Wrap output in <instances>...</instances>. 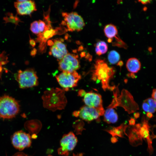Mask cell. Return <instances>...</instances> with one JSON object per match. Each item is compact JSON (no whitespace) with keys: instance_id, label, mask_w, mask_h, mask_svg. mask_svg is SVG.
<instances>
[{"instance_id":"cell-1","label":"cell","mask_w":156,"mask_h":156,"mask_svg":"<svg viewBox=\"0 0 156 156\" xmlns=\"http://www.w3.org/2000/svg\"><path fill=\"white\" fill-rule=\"evenodd\" d=\"M65 91L58 88L45 91L42 96L44 107L53 111L64 109L67 103Z\"/></svg>"},{"instance_id":"cell-2","label":"cell","mask_w":156,"mask_h":156,"mask_svg":"<svg viewBox=\"0 0 156 156\" xmlns=\"http://www.w3.org/2000/svg\"><path fill=\"white\" fill-rule=\"evenodd\" d=\"M20 109L18 102L14 98L6 95L0 97V118H13L18 114Z\"/></svg>"},{"instance_id":"cell-3","label":"cell","mask_w":156,"mask_h":156,"mask_svg":"<svg viewBox=\"0 0 156 156\" xmlns=\"http://www.w3.org/2000/svg\"><path fill=\"white\" fill-rule=\"evenodd\" d=\"M95 70L92 75V79L96 81L97 79L101 80L103 88L105 90L110 88L109 86V81L114 74L113 68L108 66L104 60H97L94 65Z\"/></svg>"},{"instance_id":"cell-4","label":"cell","mask_w":156,"mask_h":156,"mask_svg":"<svg viewBox=\"0 0 156 156\" xmlns=\"http://www.w3.org/2000/svg\"><path fill=\"white\" fill-rule=\"evenodd\" d=\"M19 86L21 88H31L38 85V77L36 71L32 68L23 71L19 70L15 76Z\"/></svg>"},{"instance_id":"cell-5","label":"cell","mask_w":156,"mask_h":156,"mask_svg":"<svg viewBox=\"0 0 156 156\" xmlns=\"http://www.w3.org/2000/svg\"><path fill=\"white\" fill-rule=\"evenodd\" d=\"M62 15L64 17V21H62V24L66 25L68 30L70 31H79L85 26L83 18L76 12H63Z\"/></svg>"},{"instance_id":"cell-6","label":"cell","mask_w":156,"mask_h":156,"mask_svg":"<svg viewBox=\"0 0 156 156\" xmlns=\"http://www.w3.org/2000/svg\"><path fill=\"white\" fill-rule=\"evenodd\" d=\"M55 77L60 86L66 91L69 88L76 86L79 80L81 79V76L76 71H62L56 75Z\"/></svg>"},{"instance_id":"cell-7","label":"cell","mask_w":156,"mask_h":156,"mask_svg":"<svg viewBox=\"0 0 156 156\" xmlns=\"http://www.w3.org/2000/svg\"><path fill=\"white\" fill-rule=\"evenodd\" d=\"M77 55L68 53L59 61L58 69L62 71L73 72L80 67V62Z\"/></svg>"},{"instance_id":"cell-8","label":"cell","mask_w":156,"mask_h":156,"mask_svg":"<svg viewBox=\"0 0 156 156\" xmlns=\"http://www.w3.org/2000/svg\"><path fill=\"white\" fill-rule=\"evenodd\" d=\"M77 141V138L72 132L64 135L60 141V147L58 151L59 154L68 155L69 152L74 149Z\"/></svg>"},{"instance_id":"cell-9","label":"cell","mask_w":156,"mask_h":156,"mask_svg":"<svg viewBox=\"0 0 156 156\" xmlns=\"http://www.w3.org/2000/svg\"><path fill=\"white\" fill-rule=\"evenodd\" d=\"M11 140L14 147L19 151L29 147L31 144L30 135L22 130L14 133L11 137Z\"/></svg>"},{"instance_id":"cell-10","label":"cell","mask_w":156,"mask_h":156,"mask_svg":"<svg viewBox=\"0 0 156 156\" xmlns=\"http://www.w3.org/2000/svg\"><path fill=\"white\" fill-rule=\"evenodd\" d=\"M83 101L86 105L96 109L101 116L105 112L102 105L101 96L99 94L92 92L86 93Z\"/></svg>"},{"instance_id":"cell-11","label":"cell","mask_w":156,"mask_h":156,"mask_svg":"<svg viewBox=\"0 0 156 156\" xmlns=\"http://www.w3.org/2000/svg\"><path fill=\"white\" fill-rule=\"evenodd\" d=\"M63 39H55L53 45L51 47L49 54L52 55L59 61L68 54L66 45L63 42Z\"/></svg>"},{"instance_id":"cell-12","label":"cell","mask_w":156,"mask_h":156,"mask_svg":"<svg viewBox=\"0 0 156 156\" xmlns=\"http://www.w3.org/2000/svg\"><path fill=\"white\" fill-rule=\"evenodd\" d=\"M14 5L18 14L21 15H30L37 10L34 1L25 0L24 2L14 3Z\"/></svg>"},{"instance_id":"cell-13","label":"cell","mask_w":156,"mask_h":156,"mask_svg":"<svg viewBox=\"0 0 156 156\" xmlns=\"http://www.w3.org/2000/svg\"><path fill=\"white\" fill-rule=\"evenodd\" d=\"M100 115L95 109L87 106L82 107L79 111V116L84 120L90 121L99 117Z\"/></svg>"},{"instance_id":"cell-14","label":"cell","mask_w":156,"mask_h":156,"mask_svg":"<svg viewBox=\"0 0 156 156\" xmlns=\"http://www.w3.org/2000/svg\"><path fill=\"white\" fill-rule=\"evenodd\" d=\"M58 29V27L55 29L51 28L45 30L42 33H40L37 35L38 37L36 39V42L39 43L42 42L46 43L48 39L56 34H59Z\"/></svg>"},{"instance_id":"cell-15","label":"cell","mask_w":156,"mask_h":156,"mask_svg":"<svg viewBox=\"0 0 156 156\" xmlns=\"http://www.w3.org/2000/svg\"><path fill=\"white\" fill-rule=\"evenodd\" d=\"M141 66V63L139 60L134 57L129 59L126 64L127 70L133 73H137L140 69Z\"/></svg>"},{"instance_id":"cell-16","label":"cell","mask_w":156,"mask_h":156,"mask_svg":"<svg viewBox=\"0 0 156 156\" xmlns=\"http://www.w3.org/2000/svg\"><path fill=\"white\" fill-rule=\"evenodd\" d=\"M104 114V120L108 123H115L118 120L117 114L112 108L108 107Z\"/></svg>"},{"instance_id":"cell-17","label":"cell","mask_w":156,"mask_h":156,"mask_svg":"<svg viewBox=\"0 0 156 156\" xmlns=\"http://www.w3.org/2000/svg\"><path fill=\"white\" fill-rule=\"evenodd\" d=\"M104 31L105 36L113 40L114 38L118 36V31L116 27L114 25L110 24L106 25L104 27Z\"/></svg>"},{"instance_id":"cell-18","label":"cell","mask_w":156,"mask_h":156,"mask_svg":"<svg viewBox=\"0 0 156 156\" xmlns=\"http://www.w3.org/2000/svg\"><path fill=\"white\" fill-rule=\"evenodd\" d=\"M3 19L4 21V23H11L14 24L16 26L19 25V22H23L17 15H14L12 13L10 12H7L5 14V16L3 18Z\"/></svg>"},{"instance_id":"cell-19","label":"cell","mask_w":156,"mask_h":156,"mask_svg":"<svg viewBox=\"0 0 156 156\" xmlns=\"http://www.w3.org/2000/svg\"><path fill=\"white\" fill-rule=\"evenodd\" d=\"M108 47L107 43L104 41H99L96 44L95 51L98 55L105 53L107 51Z\"/></svg>"},{"instance_id":"cell-20","label":"cell","mask_w":156,"mask_h":156,"mask_svg":"<svg viewBox=\"0 0 156 156\" xmlns=\"http://www.w3.org/2000/svg\"><path fill=\"white\" fill-rule=\"evenodd\" d=\"M108 59L110 63L112 64H115L118 63L120 60V55L116 51L112 50L108 54Z\"/></svg>"},{"instance_id":"cell-21","label":"cell","mask_w":156,"mask_h":156,"mask_svg":"<svg viewBox=\"0 0 156 156\" xmlns=\"http://www.w3.org/2000/svg\"><path fill=\"white\" fill-rule=\"evenodd\" d=\"M146 100L149 105L150 109L149 113H153L156 111V102L152 98H149Z\"/></svg>"},{"instance_id":"cell-22","label":"cell","mask_w":156,"mask_h":156,"mask_svg":"<svg viewBox=\"0 0 156 156\" xmlns=\"http://www.w3.org/2000/svg\"><path fill=\"white\" fill-rule=\"evenodd\" d=\"M30 29L33 33L38 34L40 33L38 26V21H35L30 24Z\"/></svg>"},{"instance_id":"cell-23","label":"cell","mask_w":156,"mask_h":156,"mask_svg":"<svg viewBox=\"0 0 156 156\" xmlns=\"http://www.w3.org/2000/svg\"><path fill=\"white\" fill-rule=\"evenodd\" d=\"M115 38V41L112 43L113 46L125 48H127L126 44L120 39L118 36Z\"/></svg>"},{"instance_id":"cell-24","label":"cell","mask_w":156,"mask_h":156,"mask_svg":"<svg viewBox=\"0 0 156 156\" xmlns=\"http://www.w3.org/2000/svg\"><path fill=\"white\" fill-rule=\"evenodd\" d=\"M8 57L5 51H3L0 54V65L6 64L8 62Z\"/></svg>"},{"instance_id":"cell-25","label":"cell","mask_w":156,"mask_h":156,"mask_svg":"<svg viewBox=\"0 0 156 156\" xmlns=\"http://www.w3.org/2000/svg\"><path fill=\"white\" fill-rule=\"evenodd\" d=\"M38 23L40 31V33H42L44 31L46 24L44 21L41 20H39Z\"/></svg>"},{"instance_id":"cell-26","label":"cell","mask_w":156,"mask_h":156,"mask_svg":"<svg viewBox=\"0 0 156 156\" xmlns=\"http://www.w3.org/2000/svg\"><path fill=\"white\" fill-rule=\"evenodd\" d=\"M142 107L144 111L147 113L149 112L150 107L146 100L144 101L142 104Z\"/></svg>"},{"instance_id":"cell-27","label":"cell","mask_w":156,"mask_h":156,"mask_svg":"<svg viewBox=\"0 0 156 156\" xmlns=\"http://www.w3.org/2000/svg\"><path fill=\"white\" fill-rule=\"evenodd\" d=\"M46 48V43L41 42L39 46V50L41 52H44Z\"/></svg>"},{"instance_id":"cell-28","label":"cell","mask_w":156,"mask_h":156,"mask_svg":"<svg viewBox=\"0 0 156 156\" xmlns=\"http://www.w3.org/2000/svg\"><path fill=\"white\" fill-rule=\"evenodd\" d=\"M138 1L141 3L142 4L145 5L150 3L151 2V0H139Z\"/></svg>"},{"instance_id":"cell-29","label":"cell","mask_w":156,"mask_h":156,"mask_svg":"<svg viewBox=\"0 0 156 156\" xmlns=\"http://www.w3.org/2000/svg\"><path fill=\"white\" fill-rule=\"evenodd\" d=\"M29 43L30 45L33 47H34L36 45V42L34 40L30 38L29 40Z\"/></svg>"},{"instance_id":"cell-30","label":"cell","mask_w":156,"mask_h":156,"mask_svg":"<svg viewBox=\"0 0 156 156\" xmlns=\"http://www.w3.org/2000/svg\"><path fill=\"white\" fill-rule=\"evenodd\" d=\"M86 94L85 91L83 90H80L78 92V95L80 96H84Z\"/></svg>"},{"instance_id":"cell-31","label":"cell","mask_w":156,"mask_h":156,"mask_svg":"<svg viewBox=\"0 0 156 156\" xmlns=\"http://www.w3.org/2000/svg\"><path fill=\"white\" fill-rule=\"evenodd\" d=\"M37 50L36 48L33 49L30 52V55L32 56H34L37 53Z\"/></svg>"},{"instance_id":"cell-32","label":"cell","mask_w":156,"mask_h":156,"mask_svg":"<svg viewBox=\"0 0 156 156\" xmlns=\"http://www.w3.org/2000/svg\"><path fill=\"white\" fill-rule=\"evenodd\" d=\"M152 98H153L156 102V89L153 90L152 94Z\"/></svg>"},{"instance_id":"cell-33","label":"cell","mask_w":156,"mask_h":156,"mask_svg":"<svg viewBox=\"0 0 156 156\" xmlns=\"http://www.w3.org/2000/svg\"><path fill=\"white\" fill-rule=\"evenodd\" d=\"M53 41L51 40H49L47 42V44L48 45L50 46L51 47L52 46L53 44Z\"/></svg>"},{"instance_id":"cell-34","label":"cell","mask_w":156,"mask_h":156,"mask_svg":"<svg viewBox=\"0 0 156 156\" xmlns=\"http://www.w3.org/2000/svg\"><path fill=\"white\" fill-rule=\"evenodd\" d=\"M147 116L148 117L151 118L152 117L153 114L151 113L148 112L147 114Z\"/></svg>"},{"instance_id":"cell-35","label":"cell","mask_w":156,"mask_h":156,"mask_svg":"<svg viewBox=\"0 0 156 156\" xmlns=\"http://www.w3.org/2000/svg\"><path fill=\"white\" fill-rule=\"evenodd\" d=\"M118 65H119V66H122V65L123 64V62L121 61H120L118 63Z\"/></svg>"},{"instance_id":"cell-36","label":"cell","mask_w":156,"mask_h":156,"mask_svg":"<svg viewBox=\"0 0 156 156\" xmlns=\"http://www.w3.org/2000/svg\"><path fill=\"white\" fill-rule=\"evenodd\" d=\"M148 49H150V50H149V51H151V50H152V48H151V47H150V48H149Z\"/></svg>"},{"instance_id":"cell-37","label":"cell","mask_w":156,"mask_h":156,"mask_svg":"<svg viewBox=\"0 0 156 156\" xmlns=\"http://www.w3.org/2000/svg\"><path fill=\"white\" fill-rule=\"evenodd\" d=\"M48 156H52V155H48Z\"/></svg>"}]
</instances>
